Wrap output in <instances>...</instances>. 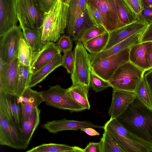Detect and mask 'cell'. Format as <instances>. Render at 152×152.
I'll use <instances>...</instances> for the list:
<instances>
[{"mask_svg":"<svg viewBox=\"0 0 152 152\" xmlns=\"http://www.w3.org/2000/svg\"><path fill=\"white\" fill-rule=\"evenodd\" d=\"M116 119L132 133L152 144V110L136 97Z\"/></svg>","mask_w":152,"mask_h":152,"instance_id":"cell-1","label":"cell"},{"mask_svg":"<svg viewBox=\"0 0 152 152\" xmlns=\"http://www.w3.org/2000/svg\"><path fill=\"white\" fill-rule=\"evenodd\" d=\"M69 5L58 0L56 4L45 13L42 27L43 44L49 42H54L66 31L68 23Z\"/></svg>","mask_w":152,"mask_h":152,"instance_id":"cell-2","label":"cell"},{"mask_svg":"<svg viewBox=\"0 0 152 152\" xmlns=\"http://www.w3.org/2000/svg\"><path fill=\"white\" fill-rule=\"evenodd\" d=\"M113 136L126 152H150L152 144L128 130L116 118H110L104 129Z\"/></svg>","mask_w":152,"mask_h":152,"instance_id":"cell-3","label":"cell"},{"mask_svg":"<svg viewBox=\"0 0 152 152\" xmlns=\"http://www.w3.org/2000/svg\"><path fill=\"white\" fill-rule=\"evenodd\" d=\"M18 18L22 30L42 28L45 12L37 0H16Z\"/></svg>","mask_w":152,"mask_h":152,"instance_id":"cell-4","label":"cell"},{"mask_svg":"<svg viewBox=\"0 0 152 152\" xmlns=\"http://www.w3.org/2000/svg\"><path fill=\"white\" fill-rule=\"evenodd\" d=\"M144 71L129 61L118 68L108 81L113 89L134 92Z\"/></svg>","mask_w":152,"mask_h":152,"instance_id":"cell-5","label":"cell"},{"mask_svg":"<svg viewBox=\"0 0 152 152\" xmlns=\"http://www.w3.org/2000/svg\"><path fill=\"white\" fill-rule=\"evenodd\" d=\"M46 104L71 112L80 111L86 109L75 101L68 93L67 89L57 85L41 91Z\"/></svg>","mask_w":152,"mask_h":152,"instance_id":"cell-6","label":"cell"},{"mask_svg":"<svg viewBox=\"0 0 152 152\" xmlns=\"http://www.w3.org/2000/svg\"><path fill=\"white\" fill-rule=\"evenodd\" d=\"M74 55V67L71 76L72 84L79 83L89 86L91 67L89 54L82 43L76 44Z\"/></svg>","mask_w":152,"mask_h":152,"instance_id":"cell-7","label":"cell"},{"mask_svg":"<svg viewBox=\"0 0 152 152\" xmlns=\"http://www.w3.org/2000/svg\"><path fill=\"white\" fill-rule=\"evenodd\" d=\"M0 144L17 150H24L29 144L21 129L10 122L0 112Z\"/></svg>","mask_w":152,"mask_h":152,"instance_id":"cell-8","label":"cell"},{"mask_svg":"<svg viewBox=\"0 0 152 152\" xmlns=\"http://www.w3.org/2000/svg\"><path fill=\"white\" fill-rule=\"evenodd\" d=\"M130 48L105 58L91 66V69L102 79L108 81L115 71L129 61Z\"/></svg>","mask_w":152,"mask_h":152,"instance_id":"cell-9","label":"cell"},{"mask_svg":"<svg viewBox=\"0 0 152 152\" xmlns=\"http://www.w3.org/2000/svg\"><path fill=\"white\" fill-rule=\"evenodd\" d=\"M87 3L94 6L99 11L102 26L108 32L125 26L119 18L116 0H87Z\"/></svg>","mask_w":152,"mask_h":152,"instance_id":"cell-10","label":"cell"},{"mask_svg":"<svg viewBox=\"0 0 152 152\" xmlns=\"http://www.w3.org/2000/svg\"><path fill=\"white\" fill-rule=\"evenodd\" d=\"M23 37L20 26H16L0 35V61L7 63L18 57L19 43Z\"/></svg>","mask_w":152,"mask_h":152,"instance_id":"cell-11","label":"cell"},{"mask_svg":"<svg viewBox=\"0 0 152 152\" xmlns=\"http://www.w3.org/2000/svg\"><path fill=\"white\" fill-rule=\"evenodd\" d=\"M0 112L10 122L21 129L22 107L16 94L0 90Z\"/></svg>","mask_w":152,"mask_h":152,"instance_id":"cell-12","label":"cell"},{"mask_svg":"<svg viewBox=\"0 0 152 152\" xmlns=\"http://www.w3.org/2000/svg\"><path fill=\"white\" fill-rule=\"evenodd\" d=\"M0 61V90L15 94L18 75V57L8 63Z\"/></svg>","mask_w":152,"mask_h":152,"instance_id":"cell-13","label":"cell"},{"mask_svg":"<svg viewBox=\"0 0 152 152\" xmlns=\"http://www.w3.org/2000/svg\"><path fill=\"white\" fill-rule=\"evenodd\" d=\"M148 24L144 20L139 18L109 33V40L104 50L110 48L132 35L143 30L148 27Z\"/></svg>","mask_w":152,"mask_h":152,"instance_id":"cell-14","label":"cell"},{"mask_svg":"<svg viewBox=\"0 0 152 152\" xmlns=\"http://www.w3.org/2000/svg\"><path fill=\"white\" fill-rule=\"evenodd\" d=\"M16 0H0V35L17 26Z\"/></svg>","mask_w":152,"mask_h":152,"instance_id":"cell-15","label":"cell"},{"mask_svg":"<svg viewBox=\"0 0 152 152\" xmlns=\"http://www.w3.org/2000/svg\"><path fill=\"white\" fill-rule=\"evenodd\" d=\"M42 127L49 132L56 133L66 130L77 131L83 128L91 127L104 129V126H98L87 121L68 120L65 118L47 121L41 126Z\"/></svg>","mask_w":152,"mask_h":152,"instance_id":"cell-16","label":"cell"},{"mask_svg":"<svg viewBox=\"0 0 152 152\" xmlns=\"http://www.w3.org/2000/svg\"><path fill=\"white\" fill-rule=\"evenodd\" d=\"M134 92L113 89L111 103L108 109L110 118H116L135 98Z\"/></svg>","mask_w":152,"mask_h":152,"instance_id":"cell-17","label":"cell"},{"mask_svg":"<svg viewBox=\"0 0 152 152\" xmlns=\"http://www.w3.org/2000/svg\"><path fill=\"white\" fill-rule=\"evenodd\" d=\"M146 28L132 35L108 49L104 50L98 53H90L89 54L91 66L124 49L130 48L134 45L141 42L142 35Z\"/></svg>","mask_w":152,"mask_h":152,"instance_id":"cell-18","label":"cell"},{"mask_svg":"<svg viewBox=\"0 0 152 152\" xmlns=\"http://www.w3.org/2000/svg\"><path fill=\"white\" fill-rule=\"evenodd\" d=\"M61 53L56 44L49 42L44 45L39 51L32 53L30 72L34 74Z\"/></svg>","mask_w":152,"mask_h":152,"instance_id":"cell-19","label":"cell"},{"mask_svg":"<svg viewBox=\"0 0 152 152\" xmlns=\"http://www.w3.org/2000/svg\"><path fill=\"white\" fill-rule=\"evenodd\" d=\"M22 109V122L27 120L31 113L44 102L41 91L27 88L21 96L18 97Z\"/></svg>","mask_w":152,"mask_h":152,"instance_id":"cell-20","label":"cell"},{"mask_svg":"<svg viewBox=\"0 0 152 152\" xmlns=\"http://www.w3.org/2000/svg\"><path fill=\"white\" fill-rule=\"evenodd\" d=\"M152 42H141L130 48L129 61L144 70L151 68L147 56Z\"/></svg>","mask_w":152,"mask_h":152,"instance_id":"cell-21","label":"cell"},{"mask_svg":"<svg viewBox=\"0 0 152 152\" xmlns=\"http://www.w3.org/2000/svg\"><path fill=\"white\" fill-rule=\"evenodd\" d=\"M62 56L58 54L52 60L34 74H31L28 87L35 86L41 82L55 69L62 66Z\"/></svg>","mask_w":152,"mask_h":152,"instance_id":"cell-22","label":"cell"},{"mask_svg":"<svg viewBox=\"0 0 152 152\" xmlns=\"http://www.w3.org/2000/svg\"><path fill=\"white\" fill-rule=\"evenodd\" d=\"M94 25L88 15L86 8L75 20L71 37L72 40L77 44L85 32Z\"/></svg>","mask_w":152,"mask_h":152,"instance_id":"cell-23","label":"cell"},{"mask_svg":"<svg viewBox=\"0 0 152 152\" xmlns=\"http://www.w3.org/2000/svg\"><path fill=\"white\" fill-rule=\"evenodd\" d=\"M87 0H70L68 10V23L66 32L71 37L73 28L77 18L86 8Z\"/></svg>","mask_w":152,"mask_h":152,"instance_id":"cell-24","label":"cell"},{"mask_svg":"<svg viewBox=\"0 0 152 152\" xmlns=\"http://www.w3.org/2000/svg\"><path fill=\"white\" fill-rule=\"evenodd\" d=\"M89 86L81 84H72L67 89L68 93L86 109L89 110L90 105L88 98Z\"/></svg>","mask_w":152,"mask_h":152,"instance_id":"cell-25","label":"cell"},{"mask_svg":"<svg viewBox=\"0 0 152 152\" xmlns=\"http://www.w3.org/2000/svg\"><path fill=\"white\" fill-rule=\"evenodd\" d=\"M40 113V110L37 107L31 113L27 120L22 122V132L26 141L28 144L39 124Z\"/></svg>","mask_w":152,"mask_h":152,"instance_id":"cell-26","label":"cell"},{"mask_svg":"<svg viewBox=\"0 0 152 152\" xmlns=\"http://www.w3.org/2000/svg\"><path fill=\"white\" fill-rule=\"evenodd\" d=\"M109 37V33L106 31L82 44L90 53H98L104 50L108 42Z\"/></svg>","mask_w":152,"mask_h":152,"instance_id":"cell-27","label":"cell"},{"mask_svg":"<svg viewBox=\"0 0 152 152\" xmlns=\"http://www.w3.org/2000/svg\"><path fill=\"white\" fill-rule=\"evenodd\" d=\"M23 36L32 53L39 51L44 45L42 41V28L36 30L25 29L23 30Z\"/></svg>","mask_w":152,"mask_h":152,"instance_id":"cell-28","label":"cell"},{"mask_svg":"<svg viewBox=\"0 0 152 152\" xmlns=\"http://www.w3.org/2000/svg\"><path fill=\"white\" fill-rule=\"evenodd\" d=\"M31 74L30 66H26L19 63L18 78L15 94L18 97L21 96L28 87Z\"/></svg>","mask_w":152,"mask_h":152,"instance_id":"cell-29","label":"cell"},{"mask_svg":"<svg viewBox=\"0 0 152 152\" xmlns=\"http://www.w3.org/2000/svg\"><path fill=\"white\" fill-rule=\"evenodd\" d=\"M134 92L136 97L146 106L152 110V97L149 87L143 77Z\"/></svg>","mask_w":152,"mask_h":152,"instance_id":"cell-30","label":"cell"},{"mask_svg":"<svg viewBox=\"0 0 152 152\" xmlns=\"http://www.w3.org/2000/svg\"><path fill=\"white\" fill-rule=\"evenodd\" d=\"M75 146L54 143L43 144L28 150L27 152H75Z\"/></svg>","mask_w":152,"mask_h":152,"instance_id":"cell-31","label":"cell"},{"mask_svg":"<svg viewBox=\"0 0 152 152\" xmlns=\"http://www.w3.org/2000/svg\"><path fill=\"white\" fill-rule=\"evenodd\" d=\"M100 140L102 152H126L114 137L105 129Z\"/></svg>","mask_w":152,"mask_h":152,"instance_id":"cell-32","label":"cell"},{"mask_svg":"<svg viewBox=\"0 0 152 152\" xmlns=\"http://www.w3.org/2000/svg\"><path fill=\"white\" fill-rule=\"evenodd\" d=\"M32 52L24 36L20 41L18 58V62L26 66H30Z\"/></svg>","mask_w":152,"mask_h":152,"instance_id":"cell-33","label":"cell"},{"mask_svg":"<svg viewBox=\"0 0 152 152\" xmlns=\"http://www.w3.org/2000/svg\"><path fill=\"white\" fill-rule=\"evenodd\" d=\"M116 5L119 18L125 25L136 20L129 12L122 0H116Z\"/></svg>","mask_w":152,"mask_h":152,"instance_id":"cell-34","label":"cell"},{"mask_svg":"<svg viewBox=\"0 0 152 152\" xmlns=\"http://www.w3.org/2000/svg\"><path fill=\"white\" fill-rule=\"evenodd\" d=\"M89 86L96 92L102 91L111 86L108 81L105 80L96 74L91 69Z\"/></svg>","mask_w":152,"mask_h":152,"instance_id":"cell-35","label":"cell"},{"mask_svg":"<svg viewBox=\"0 0 152 152\" xmlns=\"http://www.w3.org/2000/svg\"><path fill=\"white\" fill-rule=\"evenodd\" d=\"M131 15L135 20L139 18L144 8L140 0H122Z\"/></svg>","mask_w":152,"mask_h":152,"instance_id":"cell-36","label":"cell"},{"mask_svg":"<svg viewBox=\"0 0 152 152\" xmlns=\"http://www.w3.org/2000/svg\"><path fill=\"white\" fill-rule=\"evenodd\" d=\"M106 31H107L103 26L94 25L85 32L78 42L83 43Z\"/></svg>","mask_w":152,"mask_h":152,"instance_id":"cell-37","label":"cell"},{"mask_svg":"<svg viewBox=\"0 0 152 152\" xmlns=\"http://www.w3.org/2000/svg\"><path fill=\"white\" fill-rule=\"evenodd\" d=\"M74 63V52L72 50L64 53L62 56V66L69 74L73 72Z\"/></svg>","mask_w":152,"mask_h":152,"instance_id":"cell-38","label":"cell"},{"mask_svg":"<svg viewBox=\"0 0 152 152\" xmlns=\"http://www.w3.org/2000/svg\"><path fill=\"white\" fill-rule=\"evenodd\" d=\"M69 35H62L56 44L61 52L64 53L72 50L73 47L72 40Z\"/></svg>","mask_w":152,"mask_h":152,"instance_id":"cell-39","label":"cell"},{"mask_svg":"<svg viewBox=\"0 0 152 152\" xmlns=\"http://www.w3.org/2000/svg\"><path fill=\"white\" fill-rule=\"evenodd\" d=\"M86 9L88 15L94 25L102 26L101 15L98 10L94 6L87 3Z\"/></svg>","mask_w":152,"mask_h":152,"instance_id":"cell-40","label":"cell"},{"mask_svg":"<svg viewBox=\"0 0 152 152\" xmlns=\"http://www.w3.org/2000/svg\"><path fill=\"white\" fill-rule=\"evenodd\" d=\"M83 152H102V142H89L86 148L83 149Z\"/></svg>","mask_w":152,"mask_h":152,"instance_id":"cell-41","label":"cell"},{"mask_svg":"<svg viewBox=\"0 0 152 152\" xmlns=\"http://www.w3.org/2000/svg\"><path fill=\"white\" fill-rule=\"evenodd\" d=\"M45 13L48 12L56 4L58 0H37Z\"/></svg>","mask_w":152,"mask_h":152,"instance_id":"cell-42","label":"cell"},{"mask_svg":"<svg viewBox=\"0 0 152 152\" xmlns=\"http://www.w3.org/2000/svg\"><path fill=\"white\" fill-rule=\"evenodd\" d=\"M139 18L142 19L148 24L152 23V9L144 8Z\"/></svg>","mask_w":152,"mask_h":152,"instance_id":"cell-43","label":"cell"},{"mask_svg":"<svg viewBox=\"0 0 152 152\" xmlns=\"http://www.w3.org/2000/svg\"><path fill=\"white\" fill-rule=\"evenodd\" d=\"M152 42V23L148 24L141 38V42Z\"/></svg>","mask_w":152,"mask_h":152,"instance_id":"cell-44","label":"cell"},{"mask_svg":"<svg viewBox=\"0 0 152 152\" xmlns=\"http://www.w3.org/2000/svg\"><path fill=\"white\" fill-rule=\"evenodd\" d=\"M143 77L149 87L152 97V68L145 70Z\"/></svg>","mask_w":152,"mask_h":152,"instance_id":"cell-45","label":"cell"},{"mask_svg":"<svg viewBox=\"0 0 152 152\" xmlns=\"http://www.w3.org/2000/svg\"><path fill=\"white\" fill-rule=\"evenodd\" d=\"M80 130L84 132L87 134L91 136L99 135V133L97 132L94 128L87 127L83 128L80 129Z\"/></svg>","mask_w":152,"mask_h":152,"instance_id":"cell-46","label":"cell"},{"mask_svg":"<svg viewBox=\"0 0 152 152\" xmlns=\"http://www.w3.org/2000/svg\"><path fill=\"white\" fill-rule=\"evenodd\" d=\"M141 3L144 8L152 9V0H142Z\"/></svg>","mask_w":152,"mask_h":152,"instance_id":"cell-47","label":"cell"},{"mask_svg":"<svg viewBox=\"0 0 152 152\" xmlns=\"http://www.w3.org/2000/svg\"><path fill=\"white\" fill-rule=\"evenodd\" d=\"M147 60L151 67L152 68V45L148 55Z\"/></svg>","mask_w":152,"mask_h":152,"instance_id":"cell-48","label":"cell"},{"mask_svg":"<svg viewBox=\"0 0 152 152\" xmlns=\"http://www.w3.org/2000/svg\"><path fill=\"white\" fill-rule=\"evenodd\" d=\"M61 1L66 4L69 5L70 0H60Z\"/></svg>","mask_w":152,"mask_h":152,"instance_id":"cell-49","label":"cell"},{"mask_svg":"<svg viewBox=\"0 0 152 152\" xmlns=\"http://www.w3.org/2000/svg\"><path fill=\"white\" fill-rule=\"evenodd\" d=\"M141 2L142 0H140Z\"/></svg>","mask_w":152,"mask_h":152,"instance_id":"cell-50","label":"cell"},{"mask_svg":"<svg viewBox=\"0 0 152 152\" xmlns=\"http://www.w3.org/2000/svg\"><path fill=\"white\" fill-rule=\"evenodd\" d=\"M151 152H152V151H151Z\"/></svg>","mask_w":152,"mask_h":152,"instance_id":"cell-51","label":"cell"}]
</instances>
